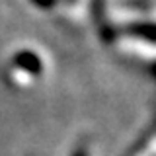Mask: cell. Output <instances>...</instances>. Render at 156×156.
<instances>
[{"mask_svg":"<svg viewBox=\"0 0 156 156\" xmlns=\"http://www.w3.org/2000/svg\"><path fill=\"white\" fill-rule=\"evenodd\" d=\"M39 6H51V4H55V0H35Z\"/></svg>","mask_w":156,"mask_h":156,"instance_id":"cell-1","label":"cell"}]
</instances>
